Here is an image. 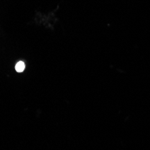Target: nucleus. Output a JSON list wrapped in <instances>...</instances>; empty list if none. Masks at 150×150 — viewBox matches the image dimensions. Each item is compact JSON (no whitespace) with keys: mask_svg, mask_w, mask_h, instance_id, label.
<instances>
[{"mask_svg":"<svg viewBox=\"0 0 150 150\" xmlns=\"http://www.w3.org/2000/svg\"><path fill=\"white\" fill-rule=\"evenodd\" d=\"M25 69V64L23 61H18L17 64L16 65V70L19 73L23 72Z\"/></svg>","mask_w":150,"mask_h":150,"instance_id":"nucleus-1","label":"nucleus"}]
</instances>
